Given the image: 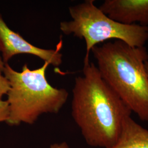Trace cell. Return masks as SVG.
Masks as SVG:
<instances>
[{"mask_svg":"<svg viewBox=\"0 0 148 148\" xmlns=\"http://www.w3.org/2000/svg\"><path fill=\"white\" fill-rule=\"evenodd\" d=\"M132 111L103 79L93 63H84L73 89L72 117L87 144L111 148Z\"/></svg>","mask_w":148,"mask_h":148,"instance_id":"6da1fadb","label":"cell"},{"mask_svg":"<svg viewBox=\"0 0 148 148\" xmlns=\"http://www.w3.org/2000/svg\"><path fill=\"white\" fill-rule=\"evenodd\" d=\"M103 79L132 112L148 122L147 48L134 47L120 40L96 46L91 50Z\"/></svg>","mask_w":148,"mask_h":148,"instance_id":"7a4b0ae2","label":"cell"},{"mask_svg":"<svg viewBox=\"0 0 148 148\" xmlns=\"http://www.w3.org/2000/svg\"><path fill=\"white\" fill-rule=\"evenodd\" d=\"M49 65L45 62L41 67L31 70L25 64L19 72L5 64L2 74L10 86L7 94L10 110L8 124H34L41 115L57 114L65 105L69 93L49 84L46 75Z\"/></svg>","mask_w":148,"mask_h":148,"instance_id":"3957f363","label":"cell"},{"mask_svg":"<svg viewBox=\"0 0 148 148\" xmlns=\"http://www.w3.org/2000/svg\"><path fill=\"white\" fill-rule=\"evenodd\" d=\"M94 0H86L70 6L72 20L60 23V30L66 35L84 39L86 53L84 63L90 62L92 49L108 40H120L134 47H144L148 40V27L125 25L112 20L95 5Z\"/></svg>","mask_w":148,"mask_h":148,"instance_id":"277c9868","label":"cell"},{"mask_svg":"<svg viewBox=\"0 0 148 148\" xmlns=\"http://www.w3.org/2000/svg\"><path fill=\"white\" fill-rule=\"evenodd\" d=\"M62 47V40L55 49H43L32 45L8 27L0 12V53L5 64L8 63L10 59L18 54H28L58 67L63 62V54L60 52Z\"/></svg>","mask_w":148,"mask_h":148,"instance_id":"5b68a950","label":"cell"},{"mask_svg":"<svg viewBox=\"0 0 148 148\" xmlns=\"http://www.w3.org/2000/svg\"><path fill=\"white\" fill-rule=\"evenodd\" d=\"M99 8L120 23L148 27V0H106Z\"/></svg>","mask_w":148,"mask_h":148,"instance_id":"8992f818","label":"cell"},{"mask_svg":"<svg viewBox=\"0 0 148 148\" xmlns=\"http://www.w3.org/2000/svg\"><path fill=\"white\" fill-rule=\"evenodd\" d=\"M111 148H148V130L128 117L116 143Z\"/></svg>","mask_w":148,"mask_h":148,"instance_id":"52a82bcc","label":"cell"},{"mask_svg":"<svg viewBox=\"0 0 148 148\" xmlns=\"http://www.w3.org/2000/svg\"><path fill=\"white\" fill-rule=\"evenodd\" d=\"M10 114V106L8 101L0 98V122L8 121Z\"/></svg>","mask_w":148,"mask_h":148,"instance_id":"ba28073f","label":"cell"},{"mask_svg":"<svg viewBox=\"0 0 148 148\" xmlns=\"http://www.w3.org/2000/svg\"><path fill=\"white\" fill-rule=\"evenodd\" d=\"M10 88L8 81L5 76L0 73V98L2 99L5 95H7Z\"/></svg>","mask_w":148,"mask_h":148,"instance_id":"9c48e42d","label":"cell"},{"mask_svg":"<svg viewBox=\"0 0 148 148\" xmlns=\"http://www.w3.org/2000/svg\"><path fill=\"white\" fill-rule=\"evenodd\" d=\"M49 148H69V147L68 143L63 142L61 143H53Z\"/></svg>","mask_w":148,"mask_h":148,"instance_id":"30bf717a","label":"cell"},{"mask_svg":"<svg viewBox=\"0 0 148 148\" xmlns=\"http://www.w3.org/2000/svg\"><path fill=\"white\" fill-rule=\"evenodd\" d=\"M5 64L3 62L2 58V57H1V55L0 54V73H1V74L3 73V70L5 68Z\"/></svg>","mask_w":148,"mask_h":148,"instance_id":"8fae6325","label":"cell"},{"mask_svg":"<svg viewBox=\"0 0 148 148\" xmlns=\"http://www.w3.org/2000/svg\"><path fill=\"white\" fill-rule=\"evenodd\" d=\"M145 68H146V70H147V74H148V60L145 62Z\"/></svg>","mask_w":148,"mask_h":148,"instance_id":"7c38bea8","label":"cell"}]
</instances>
